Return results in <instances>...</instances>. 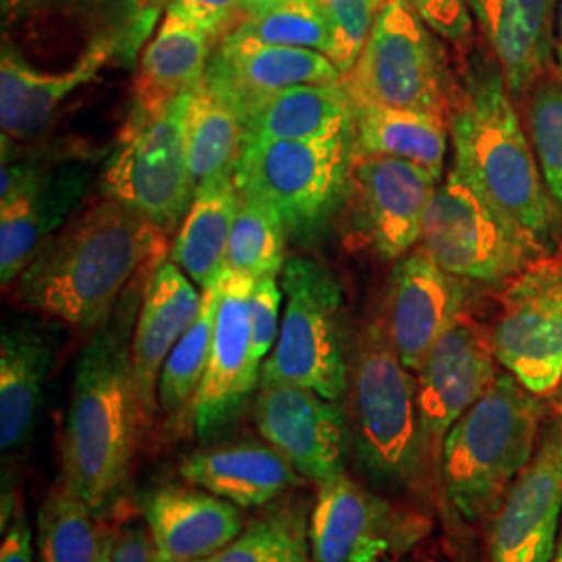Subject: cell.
I'll return each mask as SVG.
<instances>
[{
  "mask_svg": "<svg viewBox=\"0 0 562 562\" xmlns=\"http://www.w3.org/2000/svg\"><path fill=\"white\" fill-rule=\"evenodd\" d=\"M194 92L157 113L130 111L101 176V196L134 209L167 236L178 234L196 194L186 146Z\"/></svg>",
  "mask_w": 562,
  "mask_h": 562,
  "instance_id": "obj_9",
  "label": "cell"
},
{
  "mask_svg": "<svg viewBox=\"0 0 562 562\" xmlns=\"http://www.w3.org/2000/svg\"><path fill=\"white\" fill-rule=\"evenodd\" d=\"M0 562H34V531L21 506L15 508L11 525L4 529Z\"/></svg>",
  "mask_w": 562,
  "mask_h": 562,
  "instance_id": "obj_44",
  "label": "cell"
},
{
  "mask_svg": "<svg viewBox=\"0 0 562 562\" xmlns=\"http://www.w3.org/2000/svg\"><path fill=\"white\" fill-rule=\"evenodd\" d=\"M423 23L448 42H464L471 36L473 18L469 0H408Z\"/></svg>",
  "mask_w": 562,
  "mask_h": 562,
  "instance_id": "obj_42",
  "label": "cell"
},
{
  "mask_svg": "<svg viewBox=\"0 0 562 562\" xmlns=\"http://www.w3.org/2000/svg\"><path fill=\"white\" fill-rule=\"evenodd\" d=\"M240 209L234 176H223L196 188L194 201L173 238L169 261L201 290L222 280L232 229Z\"/></svg>",
  "mask_w": 562,
  "mask_h": 562,
  "instance_id": "obj_29",
  "label": "cell"
},
{
  "mask_svg": "<svg viewBox=\"0 0 562 562\" xmlns=\"http://www.w3.org/2000/svg\"><path fill=\"white\" fill-rule=\"evenodd\" d=\"M508 94L501 67H482L467 78L448 121L454 167L485 201L542 241L552 232V204Z\"/></svg>",
  "mask_w": 562,
  "mask_h": 562,
  "instance_id": "obj_3",
  "label": "cell"
},
{
  "mask_svg": "<svg viewBox=\"0 0 562 562\" xmlns=\"http://www.w3.org/2000/svg\"><path fill=\"white\" fill-rule=\"evenodd\" d=\"M180 477L240 508L276 503L304 480L265 440H240L196 450L181 461Z\"/></svg>",
  "mask_w": 562,
  "mask_h": 562,
  "instance_id": "obj_24",
  "label": "cell"
},
{
  "mask_svg": "<svg viewBox=\"0 0 562 562\" xmlns=\"http://www.w3.org/2000/svg\"><path fill=\"white\" fill-rule=\"evenodd\" d=\"M53 364V344L36 322L4 323L0 336V448L15 452L30 442L42 390Z\"/></svg>",
  "mask_w": 562,
  "mask_h": 562,
  "instance_id": "obj_26",
  "label": "cell"
},
{
  "mask_svg": "<svg viewBox=\"0 0 562 562\" xmlns=\"http://www.w3.org/2000/svg\"><path fill=\"white\" fill-rule=\"evenodd\" d=\"M352 454L371 485L417 492L429 469L423 448L417 378L401 361L382 319L369 323L350 357Z\"/></svg>",
  "mask_w": 562,
  "mask_h": 562,
  "instance_id": "obj_4",
  "label": "cell"
},
{
  "mask_svg": "<svg viewBox=\"0 0 562 562\" xmlns=\"http://www.w3.org/2000/svg\"><path fill=\"white\" fill-rule=\"evenodd\" d=\"M202 308V290L173 261L159 262L144 281L140 313L132 338V371L144 431L159 419L162 364Z\"/></svg>",
  "mask_w": 562,
  "mask_h": 562,
  "instance_id": "obj_22",
  "label": "cell"
},
{
  "mask_svg": "<svg viewBox=\"0 0 562 562\" xmlns=\"http://www.w3.org/2000/svg\"><path fill=\"white\" fill-rule=\"evenodd\" d=\"M94 513L67 483H55L38 510L41 562H101L106 533Z\"/></svg>",
  "mask_w": 562,
  "mask_h": 562,
  "instance_id": "obj_35",
  "label": "cell"
},
{
  "mask_svg": "<svg viewBox=\"0 0 562 562\" xmlns=\"http://www.w3.org/2000/svg\"><path fill=\"white\" fill-rule=\"evenodd\" d=\"M140 510L159 562L206 561L244 529L240 506L190 483L146 492Z\"/></svg>",
  "mask_w": 562,
  "mask_h": 562,
  "instance_id": "obj_23",
  "label": "cell"
},
{
  "mask_svg": "<svg viewBox=\"0 0 562 562\" xmlns=\"http://www.w3.org/2000/svg\"><path fill=\"white\" fill-rule=\"evenodd\" d=\"M423 522L344 473L317 487L311 508L313 562H390L422 536Z\"/></svg>",
  "mask_w": 562,
  "mask_h": 562,
  "instance_id": "obj_16",
  "label": "cell"
},
{
  "mask_svg": "<svg viewBox=\"0 0 562 562\" xmlns=\"http://www.w3.org/2000/svg\"><path fill=\"white\" fill-rule=\"evenodd\" d=\"M255 425L304 480L334 482L348 473L352 434L348 408L296 383H261L252 404Z\"/></svg>",
  "mask_w": 562,
  "mask_h": 562,
  "instance_id": "obj_14",
  "label": "cell"
},
{
  "mask_svg": "<svg viewBox=\"0 0 562 562\" xmlns=\"http://www.w3.org/2000/svg\"><path fill=\"white\" fill-rule=\"evenodd\" d=\"M554 404H557V411L562 413V383L559 385V390L554 392Z\"/></svg>",
  "mask_w": 562,
  "mask_h": 562,
  "instance_id": "obj_48",
  "label": "cell"
},
{
  "mask_svg": "<svg viewBox=\"0 0 562 562\" xmlns=\"http://www.w3.org/2000/svg\"><path fill=\"white\" fill-rule=\"evenodd\" d=\"M288 232L273 209L240 194L238 217L225 255V271L252 280L280 278L288 262Z\"/></svg>",
  "mask_w": 562,
  "mask_h": 562,
  "instance_id": "obj_36",
  "label": "cell"
},
{
  "mask_svg": "<svg viewBox=\"0 0 562 562\" xmlns=\"http://www.w3.org/2000/svg\"><path fill=\"white\" fill-rule=\"evenodd\" d=\"M101 562H159L148 527L127 521L104 536Z\"/></svg>",
  "mask_w": 562,
  "mask_h": 562,
  "instance_id": "obj_43",
  "label": "cell"
},
{
  "mask_svg": "<svg viewBox=\"0 0 562 562\" xmlns=\"http://www.w3.org/2000/svg\"><path fill=\"white\" fill-rule=\"evenodd\" d=\"M285 296L280 336L261 367V383H296L329 401L350 387L344 331V290L334 271L308 257H292L280 273Z\"/></svg>",
  "mask_w": 562,
  "mask_h": 562,
  "instance_id": "obj_8",
  "label": "cell"
},
{
  "mask_svg": "<svg viewBox=\"0 0 562 562\" xmlns=\"http://www.w3.org/2000/svg\"><path fill=\"white\" fill-rule=\"evenodd\" d=\"M232 32L265 44L311 48L323 55H329L331 48L329 30L317 0H288L265 13L244 18Z\"/></svg>",
  "mask_w": 562,
  "mask_h": 562,
  "instance_id": "obj_37",
  "label": "cell"
},
{
  "mask_svg": "<svg viewBox=\"0 0 562 562\" xmlns=\"http://www.w3.org/2000/svg\"><path fill=\"white\" fill-rule=\"evenodd\" d=\"M311 508L299 496H281L262 506L240 536L204 562H313L311 559Z\"/></svg>",
  "mask_w": 562,
  "mask_h": 562,
  "instance_id": "obj_34",
  "label": "cell"
},
{
  "mask_svg": "<svg viewBox=\"0 0 562 562\" xmlns=\"http://www.w3.org/2000/svg\"><path fill=\"white\" fill-rule=\"evenodd\" d=\"M215 42L180 11L167 7L153 41L142 50L132 86V111L157 113L169 102L199 90Z\"/></svg>",
  "mask_w": 562,
  "mask_h": 562,
  "instance_id": "obj_25",
  "label": "cell"
},
{
  "mask_svg": "<svg viewBox=\"0 0 562 562\" xmlns=\"http://www.w3.org/2000/svg\"><path fill=\"white\" fill-rule=\"evenodd\" d=\"M355 157V130L311 142L246 138L234 180L240 194L276 211L290 240L306 246L346 209Z\"/></svg>",
  "mask_w": 562,
  "mask_h": 562,
  "instance_id": "obj_7",
  "label": "cell"
},
{
  "mask_svg": "<svg viewBox=\"0 0 562 562\" xmlns=\"http://www.w3.org/2000/svg\"><path fill=\"white\" fill-rule=\"evenodd\" d=\"M283 2H288V0H241V11H244V18H252V15L265 13Z\"/></svg>",
  "mask_w": 562,
  "mask_h": 562,
  "instance_id": "obj_45",
  "label": "cell"
},
{
  "mask_svg": "<svg viewBox=\"0 0 562 562\" xmlns=\"http://www.w3.org/2000/svg\"><path fill=\"white\" fill-rule=\"evenodd\" d=\"M220 299L222 280L202 290V308L196 322L190 325L162 364L159 413L173 434H192V406L206 373Z\"/></svg>",
  "mask_w": 562,
  "mask_h": 562,
  "instance_id": "obj_32",
  "label": "cell"
},
{
  "mask_svg": "<svg viewBox=\"0 0 562 562\" xmlns=\"http://www.w3.org/2000/svg\"><path fill=\"white\" fill-rule=\"evenodd\" d=\"M146 276L125 290L76 364L60 438L59 480L94 510L120 494L146 436L132 371V338Z\"/></svg>",
  "mask_w": 562,
  "mask_h": 562,
  "instance_id": "obj_2",
  "label": "cell"
},
{
  "mask_svg": "<svg viewBox=\"0 0 562 562\" xmlns=\"http://www.w3.org/2000/svg\"><path fill=\"white\" fill-rule=\"evenodd\" d=\"M340 80V69L319 50L265 44L229 32L213 48L204 83L244 117L252 104L281 90Z\"/></svg>",
  "mask_w": 562,
  "mask_h": 562,
  "instance_id": "obj_21",
  "label": "cell"
},
{
  "mask_svg": "<svg viewBox=\"0 0 562 562\" xmlns=\"http://www.w3.org/2000/svg\"><path fill=\"white\" fill-rule=\"evenodd\" d=\"M538 244L519 223L485 201L454 165L429 202L419 241L448 273L480 283L517 278L538 261Z\"/></svg>",
  "mask_w": 562,
  "mask_h": 562,
  "instance_id": "obj_11",
  "label": "cell"
},
{
  "mask_svg": "<svg viewBox=\"0 0 562 562\" xmlns=\"http://www.w3.org/2000/svg\"><path fill=\"white\" fill-rule=\"evenodd\" d=\"M382 2H385V0H382Z\"/></svg>",
  "mask_w": 562,
  "mask_h": 562,
  "instance_id": "obj_49",
  "label": "cell"
},
{
  "mask_svg": "<svg viewBox=\"0 0 562 562\" xmlns=\"http://www.w3.org/2000/svg\"><path fill=\"white\" fill-rule=\"evenodd\" d=\"M382 4V0H317L331 38L327 57L340 69L341 76L361 57Z\"/></svg>",
  "mask_w": 562,
  "mask_h": 562,
  "instance_id": "obj_39",
  "label": "cell"
},
{
  "mask_svg": "<svg viewBox=\"0 0 562 562\" xmlns=\"http://www.w3.org/2000/svg\"><path fill=\"white\" fill-rule=\"evenodd\" d=\"M552 562H562V522L561 533H559V542H557V550H554V557H552Z\"/></svg>",
  "mask_w": 562,
  "mask_h": 562,
  "instance_id": "obj_47",
  "label": "cell"
},
{
  "mask_svg": "<svg viewBox=\"0 0 562 562\" xmlns=\"http://www.w3.org/2000/svg\"><path fill=\"white\" fill-rule=\"evenodd\" d=\"M199 562H204V561H199Z\"/></svg>",
  "mask_w": 562,
  "mask_h": 562,
  "instance_id": "obj_50",
  "label": "cell"
},
{
  "mask_svg": "<svg viewBox=\"0 0 562 562\" xmlns=\"http://www.w3.org/2000/svg\"><path fill=\"white\" fill-rule=\"evenodd\" d=\"M106 67L88 65L65 74H42L0 55V127L2 142L42 144L59 120L60 109Z\"/></svg>",
  "mask_w": 562,
  "mask_h": 562,
  "instance_id": "obj_27",
  "label": "cell"
},
{
  "mask_svg": "<svg viewBox=\"0 0 562 562\" xmlns=\"http://www.w3.org/2000/svg\"><path fill=\"white\" fill-rule=\"evenodd\" d=\"M246 144L240 113L206 83L192 94L186 146L190 173L196 188L223 176H234Z\"/></svg>",
  "mask_w": 562,
  "mask_h": 562,
  "instance_id": "obj_33",
  "label": "cell"
},
{
  "mask_svg": "<svg viewBox=\"0 0 562 562\" xmlns=\"http://www.w3.org/2000/svg\"><path fill=\"white\" fill-rule=\"evenodd\" d=\"M283 290L278 278L255 281L250 294V323H252V357L262 367L280 336V313Z\"/></svg>",
  "mask_w": 562,
  "mask_h": 562,
  "instance_id": "obj_40",
  "label": "cell"
},
{
  "mask_svg": "<svg viewBox=\"0 0 562 562\" xmlns=\"http://www.w3.org/2000/svg\"><path fill=\"white\" fill-rule=\"evenodd\" d=\"M467 302V280L448 273L422 246L396 261L380 319L413 373L422 369L434 344L461 319Z\"/></svg>",
  "mask_w": 562,
  "mask_h": 562,
  "instance_id": "obj_20",
  "label": "cell"
},
{
  "mask_svg": "<svg viewBox=\"0 0 562 562\" xmlns=\"http://www.w3.org/2000/svg\"><path fill=\"white\" fill-rule=\"evenodd\" d=\"M562 522V413L543 423L533 459L487 517V562H552Z\"/></svg>",
  "mask_w": 562,
  "mask_h": 562,
  "instance_id": "obj_15",
  "label": "cell"
},
{
  "mask_svg": "<svg viewBox=\"0 0 562 562\" xmlns=\"http://www.w3.org/2000/svg\"><path fill=\"white\" fill-rule=\"evenodd\" d=\"M557 55L562 69V2L559 7V18H557Z\"/></svg>",
  "mask_w": 562,
  "mask_h": 562,
  "instance_id": "obj_46",
  "label": "cell"
},
{
  "mask_svg": "<svg viewBox=\"0 0 562 562\" xmlns=\"http://www.w3.org/2000/svg\"><path fill=\"white\" fill-rule=\"evenodd\" d=\"M169 238L134 209L101 196L46 241L11 299L44 319L94 331L125 290L167 259Z\"/></svg>",
  "mask_w": 562,
  "mask_h": 562,
  "instance_id": "obj_1",
  "label": "cell"
},
{
  "mask_svg": "<svg viewBox=\"0 0 562 562\" xmlns=\"http://www.w3.org/2000/svg\"><path fill=\"white\" fill-rule=\"evenodd\" d=\"M408 0H385L355 67L341 76L352 102L446 113L450 76L442 44Z\"/></svg>",
  "mask_w": 562,
  "mask_h": 562,
  "instance_id": "obj_12",
  "label": "cell"
},
{
  "mask_svg": "<svg viewBox=\"0 0 562 562\" xmlns=\"http://www.w3.org/2000/svg\"><path fill=\"white\" fill-rule=\"evenodd\" d=\"M490 331L462 315L434 344L417 371V408L429 469L442 475L443 440L450 427L498 378Z\"/></svg>",
  "mask_w": 562,
  "mask_h": 562,
  "instance_id": "obj_18",
  "label": "cell"
},
{
  "mask_svg": "<svg viewBox=\"0 0 562 562\" xmlns=\"http://www.w3.org/2000/svg\"><path fill=\"white\" fill-rule=\"evenodd\" d=\"M159 18L153 0H2V50L34 67L46 57L74 71L136 57Z\"/></svg>",
  "mask_w": 562,
  "mask_h": 562,
  "instance_id": "obj_6",
  "label": "cell"
},
{
  "mask_svg": "<svg viewBox=\"0 0 562 562\" xmlns=\"http://www.w3.org/2000/svg\"><path fill=\"white\" fill-rule=\"evenodd\" d=\"M529 130L543 181L562 206V83L536 88L529 102Z\"/></svg>",
  "mask_w": 562,
  "mask_h": 562,
  "instance_id": "obj_38",
  "label": "cell"
},
{
  "mask_svg": "<svg viewBox=\"0 0 562 562\" xmlns=\"http://www.w3.org/2000/svg\"><path fill=\"white\" fill-rule=\"evenodd\" d=\"M513 94L525 92L550 57V27L525 0H469Z\"/></svg>",
  "mask_w": 562,
  "mask_h": 562,
  "instance_id": "obj_31",
  "label": "cell"
},
{
  "mask_svg": "<svg viewBox=\"0 0 562 562\" xmlns=\"http://www.w3.org/2000/svg\"><path fill=\"white\" fill-rule=\"evenodd\" d=\"M241 121L252 140H322L355 130V104L341 80L304 83L252 104Z\"/></svg>",
  "mask_w": 562,
  "mask_h": 562,
  "instance_id": "obj_28",
  "label": "cell"
},
{
  "mask_svg": "<svg viewBox=\"0 0 562 562\" xmlns=\"http://www.w3.org/2000/svg\"><path fill=\"white\" fill-rule=\"evenodd\" d=\"M352 104L359 155L415 162L442 180L450 130L442 113L394 109L371 102Z\"/></svg>",
  "mask_w": 562,
  "mask_h": 562,
  "instance_id": "obj_30",
  "label": "cell"
},
{
  "mask_svg": "<svg viewBox=\"0 0 562 562\" xmlns=\"http://www.w3.org/2000/svg\"><path fill=\"white\" fill-rule=\"evenodd\" d=\"M76 148L50 150L2 142L0 281L9 290L78 211L90 171Z\"/></svg>",
  "mask_w": 562,
  "mask_h": 562,
  "instance_id": "obj_10",
  "label": "cell"
},
{
  "mask_svg": "<svg viewBox=\"0 0 562 562\" xmlns=\"http://www.w3.org/2000/svg\"><path fill=\"white\" fill-rule=\"evenodd\" d=\"M255 281L223 271L222 299L206 373L192 406V434L215 440L238 422L261 385V364L252 357L250 294Z\"/></svg>",
  "mask_w": 562,
  "mask_h": 562,
  "instance_id": "obj_19",
  "label": "cell"
},
{
  "mask_svg": "<svg viewBox=\"0 0 562 562\" xmlns=\"http://www.w3.org/2000/svg\"><path fill=\"white\" fill-rule=\"evenodd\" d=\"M546 423L542 398L508 371L475 402L443 440L442 482L467 522L487 519L536 454Z\"/></svg>",
  "mask_w": 562,
  "mask_h": 562,
  "instance_id": "obj_5",
  "label": "cell"
},
{
  "mask_svg": "<svg viewBox=\"0 0 562 562\" xmlns=\"http://www.w3.org/2000/svg\"><path fill=\"white\" fill-rule=\"evenodd\" d=\"M487 331L498 364L531 394L554 396L562 383V255L508 281Z\"/></svg>",
  "mask_w": 562,
  "mask_h": 562,
  "instance_id": "obj_13",
  "label": "cell"
},
{
  "mask_svg": "<svg viewBox=\"0 0 562 562\" xmlns=\"http://www.w3.org/2000/svg\"><path fill=\"white\" fill-rule=\"evenodd\" d=\"M440 181L415 162L357 153L346 202L355 234L383 261H398L422 241Z\"/></svg>",
  "mask_w": 562,
  "mask_h": 562,
  "instance_id": "obj_17",
  "label": "cell"
},
{
  "mask_svg": "<svg viewBox=\"0 0 562 562\" xmlns=\"http://www.w3.org/2000/svg\"><path fill=\"white\" fill-rule=\"evenodd\" d=\"M167 7L199 25L215 44L244 20L241 0H167Z\"/></svg>",
  "mask_w": 562,
  "mask_h": 562,
  "instance_id": "obj_41",
  "label": "cell"
}]
</instances>
